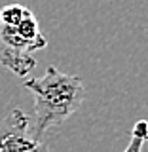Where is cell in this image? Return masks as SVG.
Here are the masks:
<instances>
[{
    "mask_svg": "<svg viewBox=\"0 0 148 152\" xmlns=\"http://www.w3.org/2000/svg\"><path fill=\"white\" fill-rule=\"evenodd\" d=\"M25 88L34 95V116L28 129L36 141H44L46 133L72 116L85 99L82 78L65 74L55 66H47L42 78H27Z\"/></svg>",
    "mask_w": 148,
    "mask_h": 152,
    "instance_id": "1",
    "label": "cell"
},
{
    "mask_svg": "<svg viewBox=\"0 0 148 152\" xmlns=\"http://www.w3.org/2000/svg\"><path fill=\"white\" fill-rule=\"evenodd\" d=\"M47 38L40 31L34 13L27 10L15 25L0 23V65L17 76H27L36 66L32 53L44 50Z\"/></svg>",
    "mask_w": 148,
    "mask_h": 152,
    "instance_id": "2",
    "label": "cell"
},
{
    "mask_svg": "<svg viewBox=\"0 0 148 152\" xmlns=\"http://www.w3.org/2000/svg\"><path fill=\"white\" fill-rule=\"evenodd\" d=\"M31 118L13 108L0 118V152H50L46 141H36L28 129Z\"/></svg>",
    "mask_w": 148,
    "mask_h": 152,
    "instance_id": "3",
    "label": "cell"
},
{
    "mask_svg": "<svg viewBox=\"0 0 148 152\" xmlns=\"http://www.w3.org/2000/svg\"><path fill=\"white\" fill-rule=\"evenodd\" d=\"M144 141L146 139H142V137L131 135V141H129V145L125 146L123 152H142V145H144Z\"/></svg>",
    "mask_w": 148,
    "mask_h": 152,
    "instance_id": "4",
    "label": "cell"
},
{
    "mask_svg": "<svg viewBox=\"0 0 148 152\" xmlns=\"http://www.w3.org/2000/svg\"><path fill=\"white\" fill-rule=\"evenodd\" d=\"M131 135H137V137L146 139V122L144 120H139V122H137V126L131 129Z\"/></svg>",
    "mask_w": 148,
    "mask_h": 152,
    "instance_id": "5",
    "label": "cell"
}]
</instances>
